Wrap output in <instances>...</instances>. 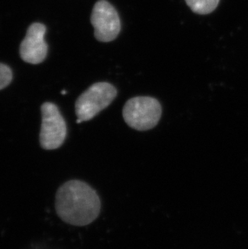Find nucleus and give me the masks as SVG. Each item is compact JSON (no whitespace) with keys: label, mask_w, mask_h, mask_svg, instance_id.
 I'll return each instance as SVG.
<instances>
[{"label":"nucleus","mask_w":248,"mask_h":249,"mask_svg":"<svg viewBox=\"0 0 248 249\" xmlns=\"http://www.w3.org/2000/svg\"><path fill=\"white\" fill-rule=\"evenodd\" d=\"M220 0H185L193 12L199 15L210 14L218 7Z\"/></svg>","instance_id":"7"},{"label":"nucleus","mask_w":248,"mask_h":249,"mask_svg":"<svg viewBox=\"0 0 248 249\" xmlns=\"http://www.w3.org/2000/svg\"><path fill=\"white\" fill-rule=\"evenodd\" d=\"M55 209L62 221L82 227L94 222L99 216L100 198L89 184L80 180H70L56 191Z\"/></svg>","instance_id":"1"},{"label":"nucleus","mask_w":248,"mask_h":249,"mask_svg":"<svg viewBox=\"0 0 248 249\" xmlns=\"http://www.w3.org/2000/svg\"><path fill=\"white\" fill-rule=\"evenodd\" d=\"M161 115V105L157 99L152 97L131 98L126 102L123 109V116L126 124L141 132L156 127Z\"/></svg>","instance_id":"2"},{"label":"nucleus","mask_w":248,"mask_h":249,"mask_svg":"<svg viewBox=\"0 0 248 249\" xmlns=\"http://www.w3.org/2000/svg\"><path fill=\"white\" fill-rule=\"evenodd\" d=\"M117 89L109 83H96L83 92L75 103L77 124L89 121L106 108L117 96Z\"/></svg>","instance_id":"3"},{"label":"nucleus","mask_w":248,"mask_h":249,"mask_svg":"<svg viewBox=\"0 0 248 249\" xmlns=\"http://www.w3.org/2000/svg\"><path fill=\"white\" fill-rule=\"evenodd\" d=\"M46 28L40 23H34L28 28L25 38L22 41L19 53L27 63H41L47 56L48 45L45 42Z\"/></svg>","instance_id":"6"},{"label":"nucleus","mask_w":248,"mask_h":249,"mask_svg":"<svg viewBox=\"0 0 248 249\" xmlns=\"http://www.w3.org/2000/svg\"><path fill=\"white\" fill-rule=\"evenodd\" d=\"M42 122L40 144L45 150H54L62 146L67 137V125L56 104L46 102L41 106Z\"/></svg>","instance_id":"4"},{"label":"nucleus","mask_w":248,"mask_h":249,"mask_svg":"<svg viewBox=\"0 0 248 249\" xmlns=\"http://www.w3.org/2000/svg\"><path fill=\"white\" fill-rule=\"evenodd\" d=\"M61 93H62V94H66V91H65V90H63V91L61 92Z\"/></svg>","instance_id":"9"},{"label":"nucleus","mask_w":248,"mask_h":249,"mask_svg":"<svg viewBox=\"0 0 248 249\" xmlns=\"http://www.w3.org/2000/svg\"><path fill=\"white\" fill-rule=\"evenodd\" d=\"M90 21L94 28V36L100 42L115 40L121 30L120 16L106 0H99L94 4Z\"/></svg>","instance_id":"5"},{"label":"nucleus","mask_w":248,"mask_h":249,"mask_svg":"<svg viewBox=\"0 0 248 249\" xmlns=\"http://www.w3.org/2000/svg\"><path fill=\"white\" fill-rule=\"evenodd\" d=\"M12 80L11 69L4 64L0 63V89L7 87Z\"/></svg>","instance_id":"8"}]
</instances>
